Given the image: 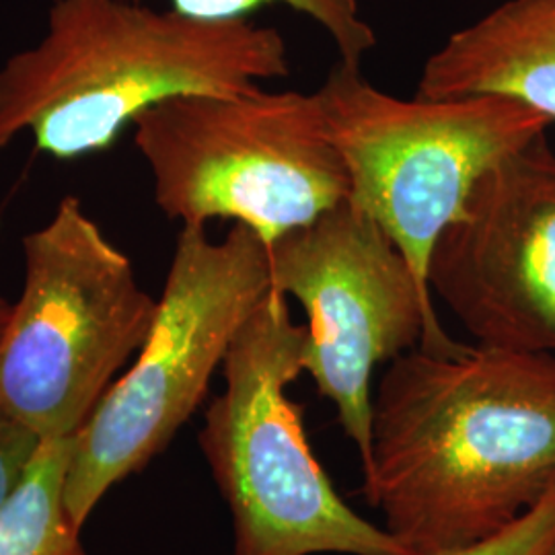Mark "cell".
<instances>
[{"mask_svg":"<svg viewBox=\"0 0 555 555\" xmlns=\"http://www.w3.org/2000/svg\"><path fill=\"white\" fill-rule=\"evenodd\" d=\"M288 75L284 36L251 20H192L142 0H54L40 40L0 66V153L31 134L52 159H85L160 101L256 91Z\"/></svg>","mask_w":555,"mask_h":555,"instance_id":"7a4b0ae2","label":"cell"},{"mask_svg":"<svg viewBox=\"0 0 555 555\" xmlns=\"http://www.w3.org/2000/svg\"><path fill=\"white\" fill-rule=\"evenodd\" d=\"M428 286L477 346L555 352V153L545 134L479 178L438 237Z\"/></svg>","mask_w":555,"mask_h":555,"instance_id":"9c48e42d","label":"cell"},{"mask_svg":"<svg viewBox=\"0 0 555 555\" xmlns=\"http://www.w3.org/2000/svg\"><path fill=\"white\" fill-rule=\"evenodd\" d=\"M270 291V247L249 227L233 224L220 241L206 227H181L149 336L75 437L64 502L79 529L194 416Z\"/></svg>","mask_w":555,"mask_h":555,"instance_id":"277c9868","label":"cell"},{"mask_svg":"<svg viewBox=\"0 0 555 555\" xmlns=\"http://www.w3.org/2000/svg\"><path fill=\"white\" fill-rule=\"evenodd\" d=\"M21 247L23 288L0 339V408L41 440L77 437L139 354L157 298L75 196Z\"/></svg>","mask_w":555,"mask_h":555,"instance_id":"5b68a950","label":"cell"},{"mask_svg":"<svg viewBox=\"0 0 555 555\" xmlns=\"http://www.w3.org/2000/svg\"><path fill=\"white\" fill-rule=\"evenodd\" d=\"M132 128L155 204L181 227L231 220L272 245L350 192L315 93L181 95L142 112Z\"/></svg>","mask_w":555,"mask_h":555,"instance_id":"8992f818","label":"cell"},{"mask_svg":"<svg viewBox=\"0 0 555 555\" xmlns=\"http://www.w3.org/2000/svg\"><path fill=\"white\" fill-rule=\"evenodd\" d=\"M41 442L38 435L0 408V511L20 488Z\"/></svg>","mask_w":555,"mask_h":555,"instance_id":"5bb4252c","label":"cell"},{"mask_svg":"<svg viewBox=\"0 0 555 555\" xmlns=\"http://www.w3.org/2000/svg\"><path fill=\"white\" fill-rule=\"evenodd\" d=\"M552 555H555V545H554V550H552Z\"/></svg>","mask_w":555,"mask_h":555,"instance_id":"2e32d148","label":"cell"},{"mask_svg":"<svg viewBox=\"0 0 555 555\" xmlns=\"http://www.w3.org/2000/svg\"><path fill=\"white\" fill-rule=\"evenodd\" d=\"M362 496L410 555L496 535L555 483V352L416 348L373 397Z\"/></svg>","mask_w":555,"mask_h":555,"instance_id":"6da1fadb","label":"cell"},{"mask_svg":"<svg viewBox=\"0 0 555 555\" xmlns=\"http://www.w3.org/2000/svg\"><path fill=\"white\" fill-rule=\"evenodd\" d=\"M75 437L43 440L20 488L0 511V555H85L64 502Z\"/></svg>","mask_w":555,"mask_h":555,"instance_id":"8fae6325","label":"cell"},{"mask_svg":"<svg viewBox=\"0 0 555 555\" xmlns=\"http://www.w3.org/2000/svg\"><path fill=\"white\" fill-rule=\"evenodd\" d=\"M11 307H13V302L0 295V339H2L7 321H9V315H11Z\"/></svg>","mask_w":555,"mask_h":555,"instance_id":"9a60e30c","label":"cell"},{"mask_svg":"<svg viewBox=\"0 0 555 555\" xmlns=\"http://www.w3.org/2000/svg\"><path fill=\"white\" fill-rule=\"evenodd\" d=\"M272 4H284L321 25L346 66L362 68V60L377 46L373 27L360 17L358 0H171V11L192 20L243 21Z\"/></svg>","mask_w":555,"mask_h":555,"instance_id":"7c38bea8","label":"cell"},{"mask_svg":"<svg viewBox=\"0 0 555 555\" xmlns=\"http://www.w3.org/2000/svg\"><path fill=\"white\" fill-rule=\"evenodd\" d=\"M500 95L555 121V0H508L424 62L417 100Z\"/></svg>","mask_w":555,"mask_h":555,"instance_id":"30bf717a","label":"cell"},{"mask_svg":"<svg viewBox=\"0 0 555 555\" xmlns=\"http://www.w3.org/2000/svg\"><path fill=\"white\" fill-rule=\"evenodd\" d=\"M307 325L270 291L241 325L199 447L233 516L231 555H410L336 492L288 393L302 373Z\"/></svg>","mask_w":555,"mask_h":555,"instance_id":"3957f363","label":"cell"},{"mask_svg":"<svg viewBox=\"0 0 555 555\" xmlns=\"http://www.w3.org/2000/svg\"><path fill=\"white\" fill-rule=\"evenodd\" d=\"M268 247L272 291L297 298L307 313L305 373L336 405L364 467L377 366L416 348L455 357L469 346L447 336L410 261L348 198Z\"/></svg>","mask_w":555,"mask_h":555,"instance_id":"ba28073f","label":"cell"},{"mask_svg":"<svg viewBox=\"0 0 555 555\" xmlns=\"http://www.w3.org/2000/svg\"><path fill=\"white\" fill-rule=\"evenodd\" d=\"M315 98L348 171V199L377 220L428 293L433 249L479 178L552 126L533 107L500 95L399 100L344 62Z\"/></svg>","mask_w":555,"mask_h":555,"instance_id":"52a82bcc","label":"cell"},{"mask_svg":"<svg viewBox=\"0 0 555 555\" xmlns=\"http://www.w3.org/2000/svg\"><path fill=\"white\" fill-rule=\"evenodd\" d=\"M554 545L555 483L533 508L496 535L444 555H552Z\"/></svg>","mask_w":555,"mask_h":555,"instance_id":"4fadbf2b","label":"cell"}]
</instances>
